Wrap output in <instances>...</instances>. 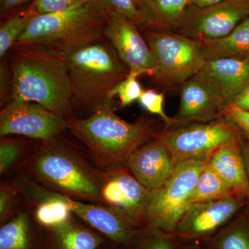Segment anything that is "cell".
<instances>
[{"label":"cell","instance_id":"6da1fadb","mask_svg":"<svg viewBox=\"0 0 249 249\" xmlns=\"http://www.w3.org/2000/svg\"><path fill=\"white\" fill-rule=\"evenodd\" d=\"M21 168L24 176L49 191L102 205L104 171L60 137L38 142Z\"/></svg>","mask_w":249,"mask_h":249},{"label":"cell","instance_id":"7a4b0ae2","mask_svg":"<svg viewBox=\"0 0 249 249\" xmlns=\"http://www.w3.org/2000/svg\"><path fill=\"white\" fill-rule=\"evenodd\" d=\"M11 51L10 100L36 103L63 117L72 116L73 93L65 58L39 45H14Z\"/></svg>","mask_w":249,"mask_h":249},{"label":"cell","instance_id":"3957f363","mask_svg":"<svg viewBox=\"0 0 249 249\" xmlns=\"http://www.w3.org/2000/svg\"><path fill=\"white\" fill-rule=\"evenodd\" d=\"M110 104L97 108L86 119L67 118V129L84 144L103 171L127 168L129 156L160 131L155 119L143 116L127 122L114 112Z\"/></svg>","mask_w":249,"mask_h":249},{"label":"cell","instance_id":"277c9868","mask_svg":"<svg viewBox=\"0 0 249 249\" xmlns=\"http://www.w3.org/2000/svg\"><path fill=\"white\" fill-rule=\"evenodd\" d=\"M108 16L93 0L60 12L37 14L15 45L41 46L65 58L102 39Z\"/></svg>","mask_w":249,"mask_h":249},{"label":"cell","instance_id":"5b68a950","mask_svg":"<svg viewBox=\"0 0 249 249\" xmlns=\"http://www.w3.org/2000/svg\"><path fill=\"white\" fill-rule=\"evenodd\" d=\"M73 103L94 111L111 103L109 93L129 74L109 42L101 40L77 49L65 58Z\"/></svg>","mask_w":249,"mask_h":249},{"label":"cell","instance_id":"8992f818","mask_svg":"<svg viewBox=\"0 0 249 249\" xmlns=\"http://www.w3.org/2000/svg\"><path fill=\"white\" fill-rule=\"evenodd\" d=\"M143 36L155 62L152 81L165 91L180 89L204 65L201 40L171 31L145 29Z\"/></svg>","mask_w":249,"mask_h":249},{"label":"cell","instance_id":"52a82bcc","mask_svg":"<svg viewBox=\"0 0 249 249\" xmlns=\"http://www.w3.org/2000/svg\"><path fill=\"white\" fill-rule=\"evenodd\" d=\"M242 138L238 127L224 117L212 122L163 129L154 137L164 145L175 166L187 160L210 157L224 144Z\"/></svg>","mask_w":249,"mask_h":249},{"label":"cell","instance_id":"ba28073f","mask_svg":"<svg viewBox=\"0 0 249 249\" xmlns=\"http://www.w3.org/2000/svg\"><path fill=\"white\" fill-rule=\"evenodd\" d=\"M209 158L187 160L176 165L164 186L155 192L145 228L175 232Z\"/></svg>","mask_w":249,"mask_h":249},{"label":"cell","instance_id":"9c48e42d","mask_svg":"<svg viewBox=\"0 0 249 249\" xmlns=\"http://www.w3.org/2000/svg\"><path fill=\"white\" fill-rule=\"evenodd\" d=\"M102 205L114 210L137 229L146 227L155 192L148 191L127 168L104 171Z\"/></svg>","mask_w":249,"mask_h":249},{"label":"cell","instance_id":"30bf717a","mask_svg":"<svg viewBox=\"0 0 249 249\" xmlns=\"http://www.w3.org/2000/svg\"><path fill=\"white\" fill-rule=\"evenodd\" d=\"M249 204L247 196H233L189 205L174 232L181 242H201L213 235Z\"/></svg>","mask_w":249,"mask_h":249},{"label":"cell","instance_id":"8fae6325","mask_svg":"<svg viewBox=\"0 0 249 249\" xmlns=\"http://www.w3.org/2000/svg\"><path fill=\"white\" fill-rule=\"evenodd\" d=\"M67 129V118L29 101L10 100L0 112V137L19 135L38 141L60 137Z\"/></svg>","mask_w":249,"mask_h":249},{"label":"cell","instance_id":"7c38bea8","mask_svg":"<svg viewBox=\"0 0 249 249\" xmlns=\"http://www.w3.org/2000/svg\"><path fill=\"white\" fill-rule=\"evenodd\" d=\"M249 17V0H223L204 8L188 10L177 33L196 40L229 35Z\"/></svg>","mask_w":249,"mask_h":249},{"label":"cell","instance_id":"4fadbf2b","mask_svg":"<svg viewBox=\"0 0 249 249\" xmlns=\"http://www.w3.org/2000/svg\"><path fill=\"white\" fill-rule=\"evenodd\" d=\"M104 37L114 47L129 71L140 76H152L155 62L151 51L135 23L124 15L111 11L105 28Z\"/></svg>","mask_w":249,"mask_h":249},{"label":"cell","instance_id":"5bb4252c","mask_svg":"<svg viewBox=\"0 0 249 249\" xmlns=\"http://www.w3.org/2000/svg\"><path fill=\"white\" fill-rule=\"evenodd\" d=\"M194 78L206 85L224 106L232 104L249 85V59L206 60Z\"/></svg>","mask_w":249,"mask_h":249},{"label":"cell","instance_id":"9a60e30c","mask_svg":"<svg viewBox=\"0 0 249 249\" xmlns=\"http://www.w3.org/2000/svg\"><path fill=\"white\" fill-rule=\"evenodd\" d=\"M127 167L142 186L155 192L164 186L176 166L164 145L153 139L129 156Z\"/></svg>","mask_w":249,"mask_h":249},{"label":"cell","instance_id":"2e32d148","mask_svg":"<svg viewBox=\"0 0 249 249\" xmlns=\"http://www.w3.org/2000/svg\"><path fill=\"white\" fill-rule=\"evenodd\" d=\"M61 196L68 203L73 214L121 248L132 240L138 230L127 219L107 206L91 204Z\"/></svg>","mask_w":249,"mask_h":249},{"label":"cell","instance_id":"e0dca14e","mask_svg":"<svg viewBox=\"0 0 249 249\" xmlns=\"http://www.w3.org/2000/svg\"><path fill=\"white\" fill-rule=\"evenodd\" d=\"M179 90V107L174 117L178 127L192 122H212L222 117L224 105L199 80L193 77Z\"/></svg>","mask_w":249,"mask_h":249},{"label":"cell","instance_id":"ac0fdd59","mask_svg":"<svg viewBox=\"0 0 249 249\" xmlns=\"http://www.w3.org/2000/svg\"><path fill=\"white\" fill-rule=\"evenodd\" d=\"M242 139L217 148L210 156L208 165L236 193L247 196L249 204V183L242 155Z\"/></svg>","mask_w":249,"mask_h":249},{"label":"cell","instance_id":"d6986e66","mask_svg":"<svg viewBox=\"0 0 249 249\" xmlns=\"http://www.w3.org/2000/svg\"><path fill=\"white\" fill-rule=\"evenodd\" d=\"M46 243L45 228L26 210L0 227V249H46Z\"/></svg>","mask_w":249,"mask_h":249},{"label":"cell","instance_id":"ffe728a7","mask_svg":"<svg viewBox=\"0 0 249 249\" xmlns=\"http://www.w3.org/2000/svg\"><path fill=\"white\" fill-rule=\"evenodd\" d=\"M45 229L46 249H99L107 240L73 217L61 225Z\"/></svg>","mask_w":249,"mask_h":249},{"label":"cell","instance_id":"44dd1931","mask_svg":"<svg viewBox=\"0 0 249 249\" xmlns=\"http://www.w3.org/2000/svg\"><path fill=\"white\" fill-rule=\"evenodd\" d=\"M141 10L144 17L142 27L154 31H177L183 22L190 0H145ZM140 5V6H141Z\"/></svg>","mask_w":249,"mask_h":249},{"label":"cell","instance_id":"7402d4cb","mask_svg":"<svg viewBox=\"0 0 249 249\" xmlns=\"http://www.w3.org/2000/svg\"><path fill=\"white\" fill-rule=\"evenodd\" d=\"M201 49L206 60L224 58L249 59V17L229 35L201 40Z\"/></svg>","mask_w":249,"mask_h":249},{"label":"cell","instance_id":"603a6c76","mask_svg":"<svg viewBox=\"0 0 249 249\" xmlns=\"http://www.w3.org/2000/svg\"><path fill=\"white\" fill-rule=\"evenodd\" d=\"M200 243L205 249H249V204L219 231Z\"/></svg>","mask_w":249,"mask_h":249},{"label":"cell","instance_id":"cb8c5ba5","mask_svg":"<svg viewBox=\"0 0 249 249\" xmlns=\"http://www.w3.org/2000/svg\"><path fill=\"white\" fill-rule=\"evenodd\" d=\"M233 195L240 194L232 190L207 165L199 177L196 188L188 199V206L196 203L222 199Z\"/></svg>","mask_w":249,"mask_h":249},{"label":"cell","instance_id":"d4e9b609","mask_svg":"<svg viewBox=\"0 0 249 249\" xmlns=\"http://www.w3.org/2000/svg\"><path fill=\"white\" fill-rule=\"evenodd\" d=\"M31 139L27 137L8 138L3 137L0 140V175L1 177L9 175L15 167L22 163L29 155L31 148Z\"/></svg>","mask_w":249,"mask_h":249},{"label":"cell","instance_id":"484cf974","mask_svg":"<svg viewBox=\"0 0 249 249\" xmlns=\"http://www.w3.org/2000/svg\"><path fill=\"white\" fill-rule=\"evenodd\" d=\"M38 14L32 6L24 12L9 18L0 27V58H4L16 43L19 37L25 31L29 23Z\"/></svg>","mask_w":249,"mask_h":249},{"label":"cell","instance_id":"4316f807","mask_svg":"<svg viewBox=\"0 0 249 249\" xmlns=\"http://www.w3.org/2000/svg\"><path fill=\"white\" fill-rule=\"evenodd\" d=\"M181 242L175 233L157 229H138L132 240L121 249H178Z\"/></svg>","mask_w":249,"mask_h":249},{"label":"cell","instance_id":"83f0119b","mask_svg":"<svg viewBox=\"0 0 249 249\" xmlns=\"http://www.w3.org/2000/svg\"><path fill=\"white\" fill-rule=\"evenodd\" d=\"M139 76L137 73L129 71L127 76L111 90L109 100L111 101L113 98L118 96L120 99L121 107H127L136 101H139L144 91L137 79Z\"/></svg>","mask_w":249,"mask_h":249},{"label":"cell","instance_id":"f1b7e54d","mask_svg":"<svg viewBox=\"0 0 249 249\" xmlns=\"http://www.w3.org/2000/svg\"><path fill=\"white\" fill-rule=\"evenodd\" d=\"M164 92H158L154 89L144 90L139 99L141 106L152 114L160 116L164 123V129L178 127V122L170 117L164 110Z\"/></svg>","mask_w":249,"mask_h":249},{"label":"cell","instance_id":"f546056e","mask_svg":"<svg viewBox=\"0 0 249 249\" xmlns=\"http://www.w3.org/2000/svg\"><path fill=\"white\" fill-rule=\"evenodd\" d=\"M20 189L18 183H4L0 186V224L7 222L16 215Z\"/></svg>","mask_w":249,"mask_h":249},{"label":"cell","instance_id":"4dcf8cb0","mask_svg":"<svg viewBox=\"0 0 249 249\" xmlns=\"http://www.w3.org/2000/svg\"><path fill=\"white\" fill-rule=\"evenodd\" d=\"M108 12L124 15L137 25L143 26L144 17L133 0H93Z\"/></svg>","mask_w":249,"mask_h":249},{"label":"cell","instance_id":"1f68e13d","mask_svg":"<svg viewBox=\"0 0 249 249\" xmlns=\"http://www.w3.org/2000/svg\"><path fill=\"white\" fill-rule=\"evenodd\" d=\"M222 117L231 121L240 129L244 139L249 142V111L229 104L222 107Z\"/></svg>","mask_w":249,"mask_h":249},{"label":"cell","instance_id":"d6a6232c","mask_svg":"<svg viewBox=\"0 0 249 249\" xmlns=\"http://www.w3.org/2000/svg\"><path fill=\"white\" fill-rule=\"evenodd\" d=\"M91 0H34L32 6L38 14L60 12Z\"/></svg>","mask_w":249,"mask_h":249},{"label":"cell","instance_id":"836d02e7","mask_svg":"<svg viewBox=\"0 0 249 249\" xmlns=\"http://www.w3.org/2000/svg\"><path fill=\"white\" fill-rule=\"evenodd\" d=\"M11 92V74L9 60L6 57L1 59L0 67V101L4 106L9 102Z\"/></svg>","mask_w":249,"mask_h":249},{"label":"cell","instance_id":"e575fe53","mask_svg":"<svg viewBox=\"0 0 249 249\" xmlns=\"http://www.w3.org/2000/svg\"><path fill=\"white\" fill-rule=\"evenodd\" d=\"M232 104L249 111V85L243 92L235 98Z\"/></svg>","mask_w":249,"mask_h":249},{"label":"cell","instance_id":"d590c367","mask_svg":"<svg viewBox=\"0 0 249 249\" xmlns=\"http://www.w3.org/2000/svg\"><path fill=\"white\" fill-rule=\"evenodd\" d=\"M29 1L31 0H1V12H6Z\"/></svg>","mask_w":249,"mask_h":249},{"label":"cell","instance_id":"8d00e7d4","mask_svg":"<svg viewBox=\"0 0 249 249\" xmlns=\"http://www.w3.org/2000/svg\"><path fill=\"white\" fill-rule=\"evenodd\" d=\"M242 155H243L244 160H245L246 170H247L249 183V142L246 141L244 138L242 139Z\"/></svg>","mask_w":249,"mask_h":249},{"label":"cell","instance_id":"74e56055","mask_svg":"<svg viewBox=\"0 0 249 249\" xmlns=\"http://www.w3.org/2000/svg\"><path fill=\"white\" fill-rule=\"evenodd\" d=\"M193 6L198 8H204L218 4L223 0H190Z\"/></svg>","mask_w":249,"mask_h":249},{"label":"cell","instance_id":"f35d334b","mask_svg":"<svg viewBox=\"0 0 249 249\" xmlns=\"http://www.w3.org/2000/svg\"><path fill=\"white\" fill-rule=\"evenodd\" d=\"M178 249H205L200 242H181Z\"/></svg>","mask_w":249,"mask_h":249},{"label":"cell","instance_id":"ab89813d","mask_svg":"<svg viewBox=\"0 0 249 249\" xmlns=\"http://www.w3.org/2000/svg\"><path fill=\"white\" fill-rule=\"evenodd\" d=\"M99 249H121V248L118 247L117 245H114V244L111 243L109 241L107 240V242Z\"/></svg>","mask_w":249,"mask_h":249},{"label":"cell","instance_id":"60d3db41","mask_svg":"<svg viewBox=\"0 0 249 249\" xmlns=\"http://www.w3.org/2000/svg\"><path fill=\"white\" fill-rule=\"evenodd\" d=\"M144 1L145 0H136L135 4H137V6H140Z\"/></svg>","mask_w":249,"mask_h":249},{"label":"cell","instance_id":"b9f144b4","mask_svg":"<svg viewBox=\"0 0 249 249\" xmlns=\"http://www.w3.org/2000/svg\"><path fill=\"white\" fill-rule=\"evenodd\" d=\"M133 1H134V2H135V1H136V0H133Z\"/></svg>","mask_w":249,"mask_h":249}]
</instances>
